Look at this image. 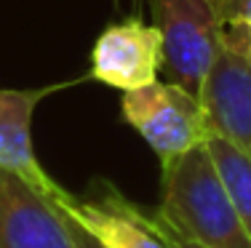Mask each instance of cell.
<instances>
[{
  "label": "cell",
  "mask_w": 251,
  "mask_h": 248,
  "mask_svg": "<svg viewBox=\"0 0 251 248\" xmlns=\"http://www.w3.org/2000/svg\"><path fill=\"white\" fill-rule=\"evenodd\" d=\"M158 214L208 248H251V238L206 144L163 168Z\"/></svg>",
  "instance_id": "1"
},
{
  "label": "cell",
  "mask_w": 251,
  "mask_h": 248,
  "mask_svg": "<svg viewBox=\"0 0 251 248\" xmlns=\"http://www.w3.org/2000/svg\"><path fill=\"white\" fill-rule=\"evenodd\" d=\"M121 115L150 144L160 168L214 136L201 96L171 80L123 91Z\"/></svg>",
  "instance_id": "2"
},
{
  "label": "cell",
  "mask_w": 251,
  "mask_h": 248,
  "mask_svg": "<svg viewBox=\"0 0 251 248\" xmlns=\"http://www.w3.org/2000/svg\"><path fill=\"white\" fill-rule=\"evenodd\" d=\"M152 24L163 38L166 78L198 93L222 45L217 0H147Z\"/></svg>",
  "instance_id": "3"
},
{
  "label": "cell",
  "mask_w": 251,
  "mask_h": 248,
  "mask_svg": "<svg viewBox=\"0 0 251 248\" xmlns=\"http://www.w3.org/2000/svg\"><path fill=\"white\" fill-rule=\"evenodd\" d=\"M214 136L227 139L251 158V35L225 24L222 45L198 91Z\"/></svg>",
  "instance_id": "4"
},
{
  "label": "cell",
  "mask_w": 251,
  "mask_h": 248,
  "mask_svg": "<svg viewBox=\"0 0 251 248\" xmlns=\"http://www.w3.org/2000/svg\"><path fill=\"white\" fill-rule=\"evenodd\" d=\"M53 203L104 248H174L155 211L147 214L104 179L94 181L86 198L64 192Z\"/></svg>",
  "instance_id": "5"
},
{
  "label": "cell",
  "mask_w": 251,
  "mask_h": 248,
  "mask_svg": "<svg viewBox=\"0 0 251 248\" xmlns=\"http://www.w3.org/2000/svg\"><path fill=\"white\" fill-rule=\"evenodd\" d=\"M160 67L163 38L158 27L142 16H126L99 32L91 48L88 78L118 91H134L158 80Z\"/></svg>",
  "instance_id": "6"
},
{
  "label": "cell",
  "mask_w": 251,
  "mask_h": 248,
  "mask_svg": "<svg viewBox=\"0 0 251 248\" xmlns=\"http://www.w3.org/2000/svg\"><path fill=\"white\" fill-rule=\"evenodd\" d=\"M0 248H77L70 216L8 171H0Z\"/></svg>",
  "instance_id": "7"
},
{
  "label": "cell",
  "mask_w": 251,
  "mask_h": 248,
  "mask_svg": "<svg viewBox=\"0 0 251 248\" xmlns=\"http://www.w3.org/2000/svg\"><path fill=\"white\" fill-rule=\"evenodd\" d=\"M59 86L49 88H0V171L29 181L35 190L59 200L64 192L62 184L46 174L35 158L32 147V112Z\"/></svg>",
  "instance_id": "8"
},
{
  "label": "cell",
  "mask_w": 251,
  "mask_h": 248,
  "mask_svg": "<svg viewBox=\"0 0 251 248\" xmlns=\"http://www.w3.org/2000/svg\"><path fill=\"white\" fill-rule=\"evenodd\" d=\"M206 147L217 163L219 174H222V181L235 203V211L251 238V158L243 155L238 147H232L222 136H211Z\"/></svg>",
  "instance_id": "9"
},
{
  "label": "cell",
  "mask_w": 251,
  "mask_h": 248,
  "mask_svg": "<svg viewBox=\"0 0 251 248\" xmlns=\"http://www.w3.org/2000/svg\"><path fill=\"white\" fill-rule=\"evenodd\" d=\"M219 5V16H222V24H235L246 27V32L251 35V0H217Z\"/></svg>",
  "instance_id": "10"
},
{
  "label": "cell",
  "mask_w": 251,
  "mask_h": 248,
  "mask_svg": "<svg viewBox=\"0 0 251 248\" xmlns=\"http://www.w3.org/2000/svg\"><path fill=\"white\" fill-rule=\"evenodd\" d=\"M155 216H158V222H160V227H163L166 238H169V243L174 246V248H208V246H203V243H198V240H193V238H190V235L179 232L176 227H171V224H169V222L163 219V216L158 214V208H155Z\"/></svg>",
  "instance_id": "11"
},
{
  "label": "cell",
  "mask_w": 251,
  "mask_h": 248,
  "mask_svg": "<svg viewBox=\"0 0 251 248\" xmlns=\"http://www.w3.org/2000/svg\"><path fill=\"white\" fill-rule=\"evenodd\" d=\"M70 222H73V219H70ZM73 235H75V246H77V248H104V246H99L97 240H94L91 235L86 232V229L77 227L75 222H73Z\"/></svg>",
  "instance_id": "12"
}]
</instances>
